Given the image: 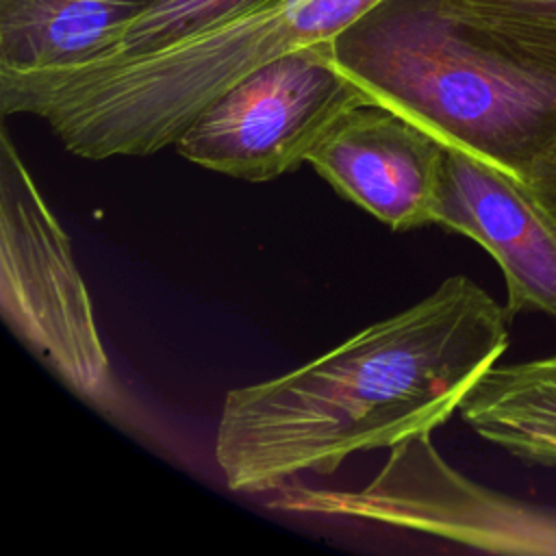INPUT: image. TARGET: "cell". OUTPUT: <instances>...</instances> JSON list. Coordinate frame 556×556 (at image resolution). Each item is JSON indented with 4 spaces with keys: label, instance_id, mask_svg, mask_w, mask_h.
I'll return each instance as SVG.
<instances>
[{
    "label": "cell",
    "instance_id": "1",
    "mask_svg": "<svg viewBox=\"0 0 556 556\" xmlns=\"http://www.w3.org/2000/svg\"><path fill=\"white\" fill-rule=\"evenodd\" d=\"M508 313L456 274L311 363L230 389L215 463L230 491H278L348 456L437 430L510 343Z\"/></svg>",
    "mask_w": 556,
    "mask_h": 556
},
{
    "label": "cell",
    "instance_id": "2",
    "mask_svg": "<svg viewBox=\"0 0 556 556\" xmlns=\"http://www.w3.org/2000/svg\"><path fill=\"white\" fill-rule=\"evenodd\" d=\"M378 0H274L163 48L72 67L0 70V113L41 117L76 156H148L254 70L332 39Z\"/></svg>",
    "mask_w": 556,
    "mask_h": 556
},
{
    "label": "cell",
    "instance_id": "3",
    "mask_svg": "<svg viewBox=\"0 0 556 556\" xmlns=\"http://www.w3.org/2000/svg\"><path fill=\"white\" fill-rule=\"evenodd\" d=\"M332 54L376 102L519 180L556 137V83L454 0H378L332 37Z\"/></svg>",
    "mask_w": 556,
    "mask_h": 556
},
{
    "label": "cell",
    "instance_id": "4",
    "mask_svg": "<svg viewBox=\"0 0 556 556\" xmlns=\"http://www.w3.org/2000/svg\"><path fill=\"white\" fill-rule=\"evenodd\" d=\"M0 308L22 343L83 402L139 426L98 332L72 241L7 128L0 135Z\"/></svg>",
    "mask_w": 556,
    "mask_h": 556
},
{
    "label": "cell",
    "instance_id": "5",
    "mask_svg": "<svg viewBox=\"0 0 556 556\" xmlns=\"http://www.w3.org/2000/svg\"><path fill=\"white\" fill-rule=\"evenodd\" d=\"M376 102L334 61L332 39L306 43L254 70L174 143L206 169L265 182L308 163L332 122L348 109Z\"/></svg>",
    "mask_w": 556,
    "mask_h": 556
},
{
    "label": "cell",
    "instance_id": "6",
    "mask_svg": "<svg viewBox=\"0 0 556 556\" xmlns=\"http://www.w3.org/2000/svg\"><path fill=\"white\" fill-rule=\"evenodd\" d=\"M432 432L395 443L363 489H285L269 506L419 530L495 554H556V513L480 486L452 469Z\"/></svg>",
    "mask_w": 556,
    "mask_h": 556
},
{
    "label": "cell",
    "instance_id": "7",
    "mask_svg": "<svg viewBox=\"0 0 556 556\" xmlns=\"http://www.w3.org/2000/svg\"><path fill=\"white\" fill-rule=\"evenodd\" d=\"M434 226L465 235L500 265L506 313L556 317V219L526 180L445 146Z\"/></svg>",
    "mask_w": 556,
    "mask_h": 556
},
{
    "label": "cell",
    "instance_id": "8",
    "mask_svg": "<svg viewBox=\"0 0 556 556\" xmlns=\"http://www.w3.org/2000/svg\"><path fill=\"white\" fill-rule=\"evenodd\" d=\"M445 143L406 115L365 102L324 132L308 163L345 200L391 230L434 226Z\"/></svg>",
    "mask_w": 556,
    "mask_h": 556
},
{
    "label": "cell",
    "instance_id": "9",
    "mask_svg": "<svg viewBox=\"0 0 556 556\" xmlns=\"http://www.w3.org/2000/svg\"><path fill=\"white\" fill-rule=\"evenodd\" d=\"M152 0H0V70L72 67L111 54Z\"/></svg>",
    "mask_w": 556,
    "mask_h": 556
},
{
    "label": "cell",
    "instance_id": "10",
    "mask_svg": "<svg viewBox=\"0 0 556 556\" xmlns=\"http://www.w3.org/2000/svg\"><path fill=\"white\" fill-rule=\"evenodd\" d=\"M458 413L480 439L528 465L556 469V354L495 363Z\"/></svg>",
    "mask_w": 556,
    "mask_h": 556
},
{
    "label": "cell",
    "instance_id": "11",
    "mask_svg": "<svg viewBox=\"0 0 556 556\" xmlns=\"http://www.w3.org/2000/svg\"><path fill=\"white\" fill-rule=\"evenodd\" d=\"M497 46L556 83V0H454Z\"/></svg>",
    "mask_w": 556,
    "mask_h": 556
},
{
    "label": "cell",
    "instance_id": "12",
    "mask_svg": "<svg viewBox=\"0 0 556 556\" xmlns=\"http://www.w3.org/2000/svg\"><path fill=\"white\" fill-rule=\"evenodd\" d=\"M267 2L274 0H152L126 26L117 48L106 56H130L163 48L206 26L250 13Z\"/></svg>",
    "mask_w": 556,
    "mask_h": 556
},
{
    "label": "cell",
    "instance_id": "13",
    "mask_svg": "<svg viewBox=\"0 0 556 556\" xmlns=\"http://www.w3.org/2000/svg\"><path fill=\"white\" fill-rule=\"evenodd\" d=\"M528 185L545 211L556 219V137L532 163L528 172Z\"/></svg>",
    "mask_w": 556,
    "mask_h": 556
}]
</instances>
